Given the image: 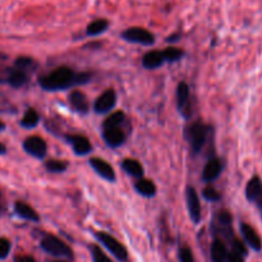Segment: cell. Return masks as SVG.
<instances>
[{
  "label": "cell",
  "instance_id": "cell-1",
  "mask_svg": "<svg viewBox=\"0 0 262 262\" xmlns=\"http://www.w3.org/2000/svg\"><path fill=\"white\" fill-rule=\"evenodd\" d=\"M90 79H91L90 73H76L69 67H59L50 73L41 77L38 83H40L41 89L45 91L54 92L86 84L89 83Z\"/></svg>",
  "mask_w": 262,
  "mask_h": 262
},
{
  "label": "cell",
  "instance_id": "cell-2",
  "mask_svg": "<svg viewBox=\"0 0 262 262\" xmlns=\"http://www.w3.org/2000/svg\"><path fill=\"white\" fill-rule=\"evenodd\" d=\"M211 132V127H209V125L204 124L201 122L192 123L189 127L186 128V138L189 142L191 150L194 155L201 152V150L206 145Z\"/></svg>",
  "mask_w": 262,
  "mask_h": 262
},
{
  "label": "cell",
  "instance_id": "cell-3",
  "mask_svg": "<svg viewBox=\"0 0 262 262\" xmlns=\"http://www.w3.org/2000/svg\"><path fill=\"white\" fill-rule=\"evenodd\" d=\"M40 247L49 255L59 258H73V251L66 242L54 234H45L40 242Z\"/></svg>",
  "mask_w": 262,
  "mask_h": 262
},
{
  "label": "cell",
  "instance_id": "cell-4",
  "mask_svg": "<svg viewBox=\"0 0 262 262\" xmlns=\"http://www.w3.org/2000/svg\"><path fill=\"white\" fill-rule=\"evenodd\" d=\"M95 237H96V239L99 241V242L101 243V245L104 246L117 260L122 262H125L128 260L127 248H125L119 241L115 239L114 237H112V235L107 234V233L105 232H97L96 234H95Z\"/></svg>",
  "mask_w": 262,
  "mask_h": 262
},
{
  "label": "cell",
  "instance_id": "cell-5",
  "mask_svg": "<svg viewBox=\"0 0 262 262\" xmlns=\"http://www.w3.org/2000/svg\"><path fill=\"white\" fill-rule=\"evenodd\" d=\"M122 38L127 42L138 43L143 46H152L155 43V35L142 27H129L122 32Z\"/></svg>",
  "mask_w": 262,
  "mask_h": 262
},
{
  "label": "cell",
  "instance_id": "cell-6",
  "mask_svg": "<svg viewBox=\"0 0 262 262\" xmlns=\"http://www.w3.org/2000/svg\"><path fill=\"white\" fill-rule=\"evenodd\" d=\"M23 148L28 155L36 159H43L48 152V145H46L45 140L38 136H31V137L26 138L23 142Z\"/></svg>",
  "mask_w": 262,
  "mask_h": 262
},
{
  "label": "cell",
  "instance_id": "cell-7",
  "mask_svg": "<svg viewBox=\"0 0 262 262\" xmlns=\"http://www.w3.org/2000/svg\"><path fill=\"white\" fill-rule=\"evenodd\" d=\"M115 105H117V94L114 90L109 89L97 97L94 104V109L97 114H106L114 109Z\"/></svg>",
  "mask_w": 262,
  "mask_h": 262
},
{
  "label": "cell",
  "instance_id": "cell-8",
  "mask_svg": "<svg viewBox=\"0 0 262 262\" xmlns=\"http://www.w3.org/2000/svg\"><path fill=\"white\" fill-rule=\"evenodd\" d=\"M187 207H188L189 216L194 224H199L201 222V204H200L199 194L193 187H188L186 191Z\"/></svg>",
  "mask_w": 262,
  "mask_h": 262
},
{
  "label": "cell",
  "instance_id": "cell-9",
  "mask_svg": "<svg viewBox=\"0 0 262 262\" xmlns=\"http://www.w3.org/2000/svg\"><path fill=\"white\" fill-rule=\"evenodd\" d=\"M246 199L250 202L257 205V207L262 210V181L260 177H253L246 186Z\"/></svg>",
  "mask_w": 262,
  "mask_h": 262
},
{
  "label": "cell",
  "instance_id": "cell-10",
  "mask_svg": "<svg viewBox=\"0 0 262 262\" xmlns=\"http://www.w3.org/2000/svg\"><path fill=\"white\" fill-rule=\"evenodd\" d=\"M177 105L178 110L184 118L191 117V104H189V87L186 82H181L177 87Z\"/></svg>",
  "mask_w": 262,
  "mask_h": 262
},
{
  "label": "cell",
  "instance_id": "cell-11",
  "mask_svg": "<svg viewBox=\"0 0 262 262\" xmlns=\"http://www.w3.org/2000/svg\"><path fill=\"white\" fill-rule=\"evenodd\" d=\"M89 163L90 165H91V168L94 169L102 179H105V181L107 182H115V179H117L115 171L107 161L102 160V159L100 158H92L90 159Z\"/></svg>",
  "mask_w": 262,
  "mask_h": 262
},
{
  "label": "cell",
  "instance_id": "cell-12",
  "mask_svg": "<svg viewBox=\"0 0 262 262\" xmlns=\"http://www.w3.org/2000/svg\"><path fill=\"white\" fill-rule=\"evenodd\" d=\"M67 142L72 146L74 154L78 156H84L89 155L92 150L91 142L89 141V138L84 137L81 135H71L66 137Z\"/></svg>",
  "mask_w": 262,
  "mask_h": 262
},
{
  "label": "cell",
  "instance_id": "cell-13",
  "mask_svg": "<svg viewBox=\"0 0 262 262\" xmlns=\"http://www.w3.org/2000/svg\"><path fill=\"white\" fill-rule=\"evenodd\" d=\"M241 233H242L243 239L247 243L248 247H251L253 251H256V252H260L262 250V241L260 235L257 234V232H256L250 224L242 223V224H241Z\"/></svg>",
  "mask_w": 262,
  "mask_h": 262
},
{
  "label": "cell",
  "instance_id": "cell-14",
  "mask_svg": "<svg viewBox=\"0 0 262 262\" xmlns=\"http://www.w3.org/2000/svg\"><path fill=\"white\" fill-rule=\"evenodd\" d=\"M102 138L109 147L117 148L124 143L125 133L124 130L120 129V127L105 128L102 129Z\"/></svg>",
  "mask_w": 262,
  "mask_h": 262
},
{
  "label": "cell",
  "instance_id": "cell-15",
  "mask_svg": "<svg viewBox=\"0 0 262 262\" xmlns=\"http://www.w3.org/2000/svg\"><path fill=\"white\" fill-rule=\"evenodd\" d=\"M223 171V163L220 161V159L217 158H211L206 163V165L204 166V170H202V179H204L206 183H211L215 179H217L220 177Z\"/></svg>",
  "mask_w": 262,
  "mask_h": 262
},
{
  "label": "cell",
  "instance_id": "cell-16",
  "mask_svg": "<svg viewBox=\"0 0 262 262\" xmlns=\"http://www.w3.org/2000/svg\"><path fill=\"white\" fill-rule=\"evenodd\" d=\"M69 105L78 114H87L90 110V104L86 95L83 92L78 91V90L71 92V95H69Z\"/></svg>",
  "mask_w": 262,
  "mask_h": 262
},
{
  "label": "cell",
  "instance_id": "cell-17",
  "mask_svg": "<svg viewBox=\"0 0 262 262\" xmlns=\"http://www.w3.org/2000/svg\"><path fill=\"white\" fill-rule=\"evenodd\" d=\"M164 63H165V58H164V53L161 50L148 51L142 58V66L146 69H151V71L160 68Z\"/></svg>",
  "mask_w": 262,
  "mask_h": 262
},
{
  "label": "cell",
  "instance_id": "cell-18",
  "mask_svg": "<svg viewBox=\"0 0 262 262\" xmlns=\"http://www.w3.org/2000/svg\"><path fill=\"white\" fill-rule=\"evenodd\" d=\"M210 255H211L212 262H227L229 252H228L225 243L222 239H219V238H216L212 242L211 248H210Z\"/></svg>",
  "mask_w": 262,
  "mask_h": 262
},
{
  "label": "cell",
  "instance_id": "cell-19",
  "mask_svg": "<svg viewBox=\"0 0 262 262\" xmlns=\"http://www.w3.org/2000/svg\"><path fill=\"white\" fill-rule=\"evenodd\" d=\"M120 166H122L123 170L127 174H129V176L138 179L143 178V173H145L143 166L141 165L140 161H137L136 159H124V160L122 161V164H120Z\"/></svg>",
  "mask_w": 262,
  "mask_h": 262
},
{
  "label": "cell",
  "instance_id": "cell-20",
  "mask_svg": "<svg viewBox=\"0 0 262 262\" xmlns=\"http://www.w3.org/2000/svg\"><path fill=\"white\" fill-rule=\"evenodd\" d=\"M14 211L15 214L19 217L25 220H30V222L37 223L40 220V216H38L37 212L32 209L31 206H28L25 202H15L14 205Z\"/></svg>",
  "mask_w": 262,
  "mask_h": 262
},
{
  "label": "cell",
  "instance_id": "cell-21",
  "mask_svg": "<svg viewBox=\"0 0 262 262\" xmlns=\"http://www.w3.org/2000/svg\"><path fill=\"white\" fill-rule=\"evenodd\" d=\"M135 189L143 197H147V199H151L156 194V186L152 181L150 179L141 178L138 179L135 183Z\"/></svg>",
  "mask_w": 262,
  "mask_h": 262
},
{
  "label": "cell",
  "instance_id": "cell-22",
  "mask_svg": "<svg viewBox=\"0 0 262 262\" xmlns=\"http://www.w3.org/2000/svg\"><path fill=\"white\" fill-rule=\"evenodd\" d=\"M110 22L105 18H99V19H95L87 26L86 28V35L91 36V37H95V36H99L101 33L106 32L107 28H109Z\"/></svg>",
  "mask_w": 262,
  "mask_h": 262
},
{
  "label": "cell",
  "instance_id": "cell-23",
  "mask_svg": "<svg viewBox=\"0 0 262 262\" xmlns=\"http://www.w3.org/2000/svg\"><path fill=\"white\" fill-rule=\"evenodd\" d=\"M7 81L10 86L18 89V87H22L23 84L27 83L28 74L27 72L23 71V69H12V71L9 72V74H8Z\"/></svg>",
  "mask_w": 262,
  "mask_h": 262
},
{
  "label": "cell",
  "instance_id": "cell-24",
  "mask_svg": "<svg viewBox=\"0 0 262 262\" xmlns=\"http://www.w3.org/2000/svg\"><path fill=\"white\" fill-rule=\"evenodd\" d=\"M38 122H40V117H38L37 112L35 109H28L25 117L20 120V125L26 129H32L38 124Z\"/></svg>",
  "mask_w": 262,
  "mask_h": 262
},
{
  "label": "cell",
  "instance_id": "cell-25",
  "mask_svg": "<svg viewBox=\"0 0 262 262\" xmlns=\"http://www.w3.org/2000/svg\"><path fill=\"white\" fill-rule=\"evenodd\" d=\"M125 122V114L123 112H115L112 115L106 118L104 120V124H102V129L105 128H114V127H120L123 123Z\"/></svg>",
  "mask_w": 262,
  "mask_h": 262
},
{
  "label": "cell",
  "instance_id": "cell-26",
  "mask_svg": "<svg viewBox=\"0 0 262 262\" xmlns=\"http://www.w3.org/2000/svg\"><path fill=\"white\" fill-rule=\"evenodd\" d=\"M45 168L49 173H64L68 169V163L64 160H49L45 163Z\"/></svg>",
  "mask_w": 262,
  "mask_h": 262
},
{
  "label": "cell",
  "instance_id": "cell-27",
  "mask_svg": "<svg viewBox=\"0 0 262 262\" xmlns=\"http://www.w3.org/2000/svg\"><path fill=\"white\" fill-rule=\"evenodd\" d=\"M164 58H165V61H169V63H174V61H178L182 56L184 55V51L182 49L174 48V46H169L165 50H163Z\"/></svg>",
  "mask_w": 262,
  "mask_h": 262
},
{
  "label": "cell",
  "instance_id": "cell-28",
  "mask_svg": "<svg viewBox=\"0 0 262 262\" xmlns=\"http://www.w3.org/2000/svg\"><path fill=\"white\" fill-rule=\"evenodd\" d=\"M90 252H91L92 261L94 262H113L104 253V251L99 247V246H91L90 247Z\"/></svg>",
  "mask_w": 262,
  "mask_h": 262
},
{
  "label": "cell",
  "instance_id": "cell-29",
  "mask_svg": "<svg viewBox=\"0 0 262 262\" xmlns=\"http://www.w3.org/2000/svg\"><path fill=\"white\" fill-rule=\"evenodd\" d=\"M202 196H204V199L206 200V201L210 202H216L222 199V194H220L214 187H206V188H204Z\"/></svg>",
  "mask_w": 262,
  "mask_h": 262
},
{
  "label": "cell",
  "instance_id": "cell-30",
  "mask_svg": "<svg viewBox=\"0 0 262 262\" xmlns=\"http://www.w3.org/2000/svg\"><path fill=\"white\" fill-rule=\"evenodd\" d=\"M10 250H12V245H10L9 239L0 238V261L5 260L9 256Z\"/></svg>",
  "mask_w": 262,
  "mask_h": 262
},
{
  "label": "cell",
  "instance_id": "cell-31",
  "mask_svg": "<svg viewBox=\"0 0 262 262\" xmlns=\"http://www.w3.org/2000/svg\"><path fill=\"white\" fill-rule=\"evenodd\" d=\"M217 222H219V225L220 227H232V222H233V217L232 215L229 214V212L227 211V210H223V211H220L219 216H217Z\"/></svg>",
  "mask_w": 262,
  "mask_h": 262
},
{
  "label": "cell",
  "instance_id": "cell-32",
  "mask_svg": "<svg viewBox=\"0 0 262 262\" xmlns=\"http://www.w3.org/2000/svg\"><path fill=\"white\" fill-rule=\"evenodd\" d=\"M178 258L179 262H194L193 253H192L191 248L189 247H182L181 250H179Z\"/></svg>",
  "mask_w": 262,
  "mask_h": 262
},
{
  "label": "cell",
  "instance_id": "cell-33",
  "mask_svg": "<svg viewBox=\"0 0 262 262\" xmlns=\"http://www.w3.org/2000/svg\"><path fill=\"white\" fill-rule=\"evenodd\" d=\"M33 64H35L33 59L27 58V56H20V58H18L17 60H15V68L27 71L28 68H31V67L33 66Z\"/></svg>",
  "mask_w": 262,
  "mask_h": 262
},
{
  "label": "cell",
  "instance_id": "cell-34",
  "mask_svg": "<svg viewBox=\"0 0 262 262\" xmlns=\"http://www.w3.org/2000/svg\"><path fill=\"white\" fill-rule=\"evenodd\" d=\"M232 251H234V252H237V253H239V255L245 256V257L247 256V247H246L245 243L241 242V241H238V239L233 241Z\"/></svg>",
  "mask_w": 262,
  "mask_h": 262
},
{
  "label": "cell",
  "instance_id": "cell-35",
  "mask_svg": "<svg viewBox=\"0 0 262 262\" xmlns=\"http://www.w3.org/2000/svg\"><path fill=\"white\" fill-rule=\"evenodd\" d=\"M227 262H245V256H242V255H239V253L232 251V252H229V256H228Z\"/></svg>",
  "mask_w": 262,
  "mask_h": 262
},
{
  "label": "cell",
  "instance_id": "cell-36",
  "mask_svg": "<svg viewBox=\"0 0 262 262\" xmlns=\"http://www.w3.org/2000/svg\"><path fill=\"white\" fill-rule=\"evenodd\" d=\"M14 262H36L32 256H17L14 257Z\"/></svg>",
  "mask_w": 262,
  "mask_h": 262
},
{
  "label": "cell",
  "instance_id": "cell-37",
  "mask_svg": "<svg viewBox=\"0 0 262 262\" xmlns=\"http://www.w3.org/2000/svg\"><path fill=\"white\" fill-rule=\"evenodd\" d=\"M179 40H181V35H179V33H174V35H170L168 38H166L168 42H177V41Z\"/></svg>",
  "mask_w": 262,
  "mask_h": 262
},
{
  "label": "cell",
  "instance_id": "cell-38",
  "mask_svg": "<svg viewBox=\"0 0 262 262\" xmlns=\"http://www.w3.org/2000/svg\"><path fill=\"white\" fill-rule=\"evenodd\" d=\"M5 151H7V148H5V146L3 145V143H0V155H4Z\"/></svg>",
  "mask_w": 262,
  "mask_h": 262
},
{
  "label": "cell",
  "instance_id": "cell-39",
  "mask_svg": "<svg viewBox=\"0 0 262 262\" xmlns=\"http://www.w3.org/2000/svg\"><path fill=\"white\" fill-rule=\"evenodd\" d=\"M4 129H5L4 122H2V120H0V132H2V130H4Z\"/></svg>",
  "mask_w": 262,
  "mask_h": 262
},
{
  "label": "cell",
  "instance_id": "cell-40",
  "mask_svg": "<svg viewBox=\"0 0 262 262\" xmlns=\"http://www.w3.org/2000/svg\"><path fill=\"white\" fill-rule=\"evenodd\" d=\"M54 262H66V261H54Z\"/></svg>",
  "mask_w": 262,
  "mask_h": 262
}]
</instances>
